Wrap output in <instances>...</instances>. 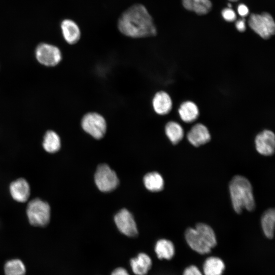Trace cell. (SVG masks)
<instances>
[{
	"label": "cell",
	"mask_w": 275,
	"mask_h": 275,
	"mask_svg": "<svg viewBox=\"0 0 275 275\" xmlns=\"http://www.w3.org/2000/svg\"><path fill=\"white\" fill-rule=\"evenodd\" d=\"M144 183L149 190L159 191L164 186V181L160 174L157 172H151L147 174L144 177Z\"/></svg>",
	"instance_id": "23"
},
{
	"label": "cell",
	"mask_w": 275,
	"mask_h": 275,
	"mask_svg": "<svg viewBox=\"0 0 275 275\" xmlns=\"http://www.w3.org/2000/svg\"><path fill=\"white\" fill-rule=\"evenodd\" d=\"M111 275H130L128 271L124 268L119 267L114 269Z\"/></svg>",
	"instance_id": "30"
},
{
	"label": "cell",
	"mask_w": 275,
	"mask_h": 275,
	"mask_svg": "<svg viewBox=\"0 0 275 275\" xmlns=\"http://www.w3.org/2000/svg\"><path fill=\"white\" fill-rule=\"evenodd\" d=\"M4 271L5 275H24L25 267L21 260L12 259L6 263Z\"/></svg>",
	"instance_id": "25"
},
{
	"label": "cell",
	"mask_w": 275,
	"mask_h": 275,
	"mask_svg": "<svg viewBox=\"0 0 275 275\" xmlns=\"http://www.w3.org/2000/svg\"><path fill=\"white\" fill-rule=\"evenodd\" d=\"M237 11L238 14L242 17L248 15L249 12L248 8L243 4H240L238 5L237 7Z\"/></svg>",
	"instance_id": "28"
},
{
	"label": "cell",
	"mask_w": 275,
	"mask_h": 275,
	"mask_svg": "<svg viewBox=\"0 0 275 275\" xmlns=\"http://www.w3.org/2000/svg\"><path fill=\"white\" fill-rule=\"evenodd\" d=\"M274 221V209H269L263 213L261 218V226L265 235L269 239L273 237Z\"/></svg>",
	"instance_id": "22"
},
{
	"label": "cell",
	"mask_w": 275,
	"mask_h": 275,
	"mask_svg": "<svg viewBox=\"0 0 275 275\" xmlns=\"http://www.w3.org/2000/svg\"><path fill=\"white\" fill-rule=\"evenodd\" d=\"M183 275H203L199 269L195 265H190L186 267Z\"/></svg>",
	"instance_id": "27"
},
{
	"label": "cell",
	"mask_w": 275,
	"mask_h": 275,
	"mask_svg": "<svg viewBox=\"0 0 275 275\" xmlns=\"http://www.w3.org/2000/svg\"><path fill=\"white\" fill-rule=\"evenodd\" d=\"M61 29L64 40L68 44H74L80 39V29L73 20L69 19L63 20L61 23Z\"/></svg>",
	"instance_id": "14"
},
{
	"label": "cell",
	"mask_w": 275,
	"mask_h": 275,
	"mask_svg": "<svg viewBox=\"0 0 275 275\" xmlns=\"http://www.w3.org/2000/svg\"><path fill=\"white\" fill-rule=\"evenodd\" d=\"M182 3L185 9L198 15L206 14L212 8L210 0H182Z\"/></svg>",
	"instance_id": "18"
},
{
	"label": "cell",
	"mask_w": 275,
	"mask_h": 275,
	"mask_svg": "<svg viewBox=\"0 0 275 275\" xmlns=\"http://www.w3.org/2000/svg\"><path fill=\"white\" fill-rule=\"evenodd\" d=\"M26 213L29 223L34 227H45L50 223V206L39 198H34L28 203Z\"/></svg>",
	"instance_id": "3"
},
{
	"label": "cell",
	"mask_w": 275,
	"mask_h": 275,
	"mask_svg": "<svg viewBox=\"0 0 275 275\" xmlns=\"http://www.w3.org/2000/svg\"><path fill=\"white\" fill-rule=\"evenodd\" d=\"M114 221L119 231L124 235L134 237L138 231L136 223L131 213L126 209H122L115 216Z\"/></svg>",
	"instance_id": "8"
},
{
	"label": "cell",
	"mask_w": 275,
	"mask_h": 275,
	"mask_svg": "<svg viewBox=\"0 0 275 275\" xmlns=\"http://www.w3.org/2000/svg\"><path fill=\"white\" fill-rule=\"evenodd\" d=\"M185 238L188 245L196 252L205 254L211 248L204 241L195 228H188L185 232Z\"/></svg>",
	"instance_id": "12"
},
{
	"label": "cell",
	"mask_w": 275,
	"mask_h": 275,
	"mask_svg": "<svg viewBox=\"0 0 275 275\" xmlns=\"http://www.w3.org/2000/svg\"><path fill=\"white\" fill-rule=\"evenodd\" d=\"M222 15L226 21L229 22L234 21L236 18L235 12L230 8L223 9L222 11Z\"/></svg>",
	"instance_id": "26"
},
{
	"label": "cell",
	"mask_w": 275,
	"mask_h": 275,
	"mask_svg": "<svg viewBox=\"0 0 275 275\" xmlns=\"http://www.w3.org/2000/svg\"><path fill=\"white\" fill-rule=\"evenodd\" d=\"M225 267V264L222 259L216 257H210L204 263L203 272L205 275H222Z\"/></svg>",
	"instance_id": "20"
},
{
	"label": "cell",
	"mask_w": 275,
	"mask_h": 275,
	"mask_svg": "<svg viewBox=\"0 0 275 275\" xmlns=\"http://www.w3.org/2000/svg\"><path fill=\"white\" fill-rule=\"evenodd\" d=\"M248 24L256 33L264 39L270 38L274 34V21L271 15L268 13L252 14Z\"/></svg>",
	"instance_id": "4"
},
{
	"label": "cell",
	"mask_w": 275,
	"mask_h": 275,
	"mask_svg": "<svg viewBox=\"0 0 275 275\" xmlns=\"http://www.w3.org/2000/svg\"><path fill=\"white\" fill-rule=\"evenodd\" d=\"M117 26L122 34L133 38L152 37L157 34L151 15L142 4H134L124 11L118 19Z\"/></svg>",
	"instance_id": "1"
},
{
	"label": "cell",
	"mask_w": 275,
	"mask_h": 275,
	"mask_svg": "<svg viewBox=\"0 0 275 275\" xmlns=\"http://www.w3.org/2000/svg\"><path fill=\"white\" fill-rule=\"evenodd\" d=\"M186 137L190 144L197 147L208 143L211 140V134L206 125L198 123L191 127Z\"/></svg>",
	"instance_id": "10"
},
{
	"label": "cell",
	"mask_w": 275,
	"mask_h": 275,
	"mask_svg": "<svg viewBox=\"0 0 275 275\" xmlns=\"http://www.w3.org/2000/svg\"><path fill=\"white\" fill-rule=\"evenodd\" d=\"M255 144L257 151L260 154L270 156L273 154L275 149V135L269 129L260 132L255 137Z\"/></svg>",
	"instance_id": "9"
},
{
	"label": "cell",
	"mask_w": 275,
	"mask_h": 275,
	"mask_svg": "<svg viewBox=\"0 0 275 275\" xmlns=\"http://www.w3.org/2000/svg\"><path fill=\"white\" fill-rule=\"evenodd\" d=\"M42 147L48 153L58 152L61 147V138L58 133L52 130H47L43 137Z\"/></svg>",
	"instance_id": "17"
},
{
	"label": "cell",
	"mask_w": 275,
	"mask_h": 275,
	"mask_svg": "<svg viewBox=\"0 0 275 275\" xmlns=\"http://www.w3.org/2000/svg\"><path fill=\"white\" fill-rule=\"evenodd\" d=\"M229 1H231V2H236V1H237L238 0H229Z\"/></svg>",
	"instance_id": "31"
},
{
	"label": "cell",
	"mask_w": 275,
	"mask_h": 275,
	"mask_svg": "<svg viewBox=\"0 0 275 275\" xmlns=\"http://www.w3.org/2000/svg\"><path fill=\"white\" fill-rule=\"evenodd\" d=\"M35 56L39 63L48 67L58 65L62 59L60 48L47 43H41L37 46L35 50Z\"/></svg>",
	"instance_id": "5"
},
{
	"label": "cell",
	"mask_w": 275,
	"mask_h": 275,
	"mask_svg": "<svg viewBox=\"0 0 275 275\" xmlns=\"http://www.w3.org/2000/svg\"><path fill=\"white\" fill-rule=\"evenodd\" d=\"M94 180L98 188L103 192L114 190L119 184L116 173L106 164H101L98 167Z\"/></svg>",
	"instance_id": "7"
},
{
	"label": "cell",
	"mask_w": 275,
	"mask_h": 275,
	"mask_svg": "<svg viewBox=\"0 0 275 275\" xmlns=\"http://www.w3.org/2000/svg\"><path fill=\"white\" fill-rule=\"evenodd\" d=\"M152 106L156 114L165 115L172 110L173 101L168 93L160 91L155 94L152 100Z\"/></svg>",
	"instance_id": "13"
},
{
	"label": "cell",
	"mask_w": 275,
	"mask_h": 275,
	"mask_svg": "<svg viewBox=\"0 0 275 275\" xmlns=\"http://www.w3.org/2000/svg\"><path fill=\"white\" fill-rule=\"evenodd\" d=\"M9 191L14 200L19 203H24L30 198L31 188L25 179L19 178L11 182Z\"/></svg>",
	"instance_id": "11"
},
{
	"label": "cell",
	"mask_w": 275,
	"mask_h": 275,
	"mask_svg": "<svg viewBox=\"0 0 275 275\" xmlns=\"http://www.w3.org/2000/svg\"><path fill=\"white\" fill-rule=\"evenodd\" d=\"M81 125L85 132L96 139L102 138L106 131L105 119L96 113L86 114L81 120Z\"/></svg>",
	"instance_id": "6"
},
{
	"label": "cell",
	"mask_w": 275,
	"mask_h": 275,
	"mask_svg": "<svg viewBox=\"0 0 275 275\" xmlns=\"http://www.w3.org/2000/svg\"><path fill=\"white\" fill-rule=\"evenodd\" d=\"M152 260L146 254L141 253L130 261V266L135 275H146L152 266Z\"/></svg>",
	"instance_id": "16"
},
{
	"label": "cell",
	"mask_w": 275,
	"mask_h": 275,
	"mask_svg": "<svg viewBox=\"0 0 275 275\" xmlns=\"http://www.w3.org/2000/svg\"><path fill=\"white\" fill-rule=\"evenodd\" d=\"M155 252L159 259L170 260L174 256L175 248L171 241L161 239L157 241Z\"/></svg>",
	"instance_id": "21"
},
{
	"label": "cell",
	"mask_w": 275,
	"mask_h": 275,
	"mask_svg": "<svg viewBox=\"0 0 275 275\" xmlns=\"http://www.w3.org/2000/svg\"><path fill=\"white\" fill-rule=\"evenodd\" d=\"M229 190L232 206L237 213L243 209L252 211L255 207L252 185L245 177L236 175L229 184Z\"/></svg>",
	"instance_id": "2"
},
{
	"label": "cell",
	"mask_w": 275,
	"mask_h": 275,
	"mask_svg": "<svg viewBox=\"0 0 275 275\" xmlns=\"http://www.w3.org/2000/svg\"><path fill=\"white\" fill-rule=\"evenodd\" d=\"M235 26L238 31L244 32L246 29L245 20L244 19H239L236 21Z\"/></svg>",
	"instance_id": "29"
},
{
	"label": "cell",
	"mask_w": 275,
	"mask_h": 275,
	"mask_svg": "<svg viewBox=\"0 0 275 275\" xmlns=\"http://www.w3.org/2000/svg\"><path fill=\"white\" fill-rule=\"evenodd\" d=\"M165 133L174 145L179 143L184 135L182 126L176 121H171L167 123L164 128Z\"/></svg>",
	"instance_id": "19"
},
{
	"label": "cell",
	"mask_w": 275,
	"mask_h": 275,
	"mask_svg": "<svg viewBox=\"0 0 275 275\" xmlns=\"http://www.w3.org/2000/svg\"><path fill=\"white\" fill-rule=\"evenodd\" d=\"M181 120L187 123H193L199 117V109L196 103L190 100L182 102L178 109Z\"/></svg>",
	"instance_id": "15"
},
{
	"label": "cell",
	"mask_w": 275,
	"mask_h": 275,
	"mask_svg": "<svg viewBox=\"0 0 275 275\" xmlns=\"http://www.w3.org/2000/svg\"><path fill=\"white\" fill-rule=\"evenodd\" d=\"M195 229L211 249L216 245L214 232L209 226L204 223H199L196 225Z\"/></svg>",
	"instance_id": "24"
}]
</instances>
